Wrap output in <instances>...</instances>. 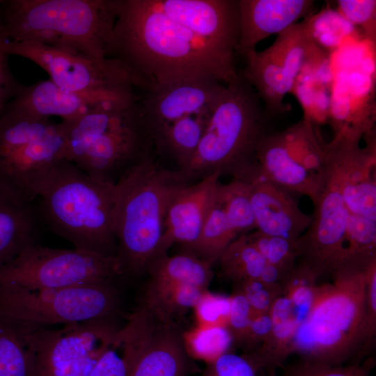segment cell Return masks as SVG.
Wrapping results in <instances>:
<instances>
[{
  "instance_id": "6da1fadb",
  "label": "cell",
  "mask_w": 376,
  "mask_h": 376,
  "mask_svg": "<svg viewBox=\"0 0 376 376\" xmlns=\"http://www.w3.org/2000/svg\"><path fill=\"white\" fill-rule=\"evenodd\" d=\"M238 1L116 0L108 57L149 84L237 81Z\"/></svg>"
},
{
  "instance_id": "7a4b0ae2",
  "label": "cell",
  "mask_w": 376,
  "mask_h": 376,
  "mask_svg": "<svg viewBox=\"0 0 376 376\" xmlns=\"http://www.w3.org/2000/svg\"><path fill=\"white\" fill-rule=\"evenodd\" d=\"M188 184L148 155L130 166L114 187L116 257L125 275L139 274L155 258L169 205Z\"/></svg>"
},
{
  "instance_id": "3957f363",
  "label": "cell",
  "mask_w": 376,
  "mask_h": 376,
  "mask_svg": "<svg viewBox=\"0 0 376 376\" xmlns=\"http://www.w3.org/2000/svg\"><path fill=\"white\" fill-rule=\"evenodd\" d=\"M0 22L8 40L108 57L116 0H8Z\"/></svg>"
},
{
  "instance_id": "277c9868",
  "label": "cell",
  "mask_w": 376,
  "mask_h": 376,
  "mask_svg": "<svg viewBox=\"0 0 376 376\" xmlns=\"http://www.w3.org/2000/svg\"><path fill=\"white\" fill-rule=\"evenodd\" d=\"M114 187L63 159L38 196L40 221L74 249L116 256Z\"/></svg>"
},
{
  "instance_id": "5b68a950",
  "label": "cell",
  "mask_w": 376,
  "mask_h": 376,
  "mask_svg": "<svg viewBox=\"0 0 376 376\" xmlns=\"http://www.w3.org/2000/svg\"><path fill=\"white\" fill-rule=\"evenodd\" d=\"M268 133L255 94L240 78L224 84L197 148L185 169V178L214 173L244 180L258 164L256 152Z\"/></svg>"
},
{
  "instance_id": "8992f818",
  "label": "cell",
  "mask_w": 376,
  "mask_h": 376,
  "mask_svg": "<svg viewBox=\"0 0 376 376\" xmlns=\"http://www.w3.org/2000/svg\"><path fill=\"white\" fill-rule=\"evenodd\" d=\"M63 123L65 159L91 176L116 183L130 166L148 155L149 138L139 99L107 101Z\"/></svg>"
},
{
  "instance_id": "52a82bcc",
  "label": "cell",
  "mask_w": 376,
  "mask_h": 376,
  "mask_svg": "<svg viewBox=\"0 0 376 376\" xmlns=\"http://www.w3.org/2000/svg\"><path fill=\"white\" fill-rule=\"evenodd\" d=\"M366 276L340 272L318 284L305 320L296 329L292 354L301 359L343 365L361 352L365 333Z\"/></svg>"
},
{
  "instance_id": "ba28073f",
  "label": "cell",
  "mask_w": 376,
  "mask_h": 376,
  "mask_svg": "<svg viewBox=\"0 0 376 376\" xmlns=\"http://www.w3.org/2000/svg\"><path fill=\"white\" fill-rule=\"evenodd\" d=\"M65 147L63 122L6 108L0 117V191L31 203L65 159Z\"/></svg>"
},
{
  "instance_id": "9c48e42d",
  "label": "cell",
  "mask_w": 376,
  "mask_h": 376,
  "mask_svg": "<svg viewBox=\"0 0 376 376\" xmlns=\"http://www.w3.org/2000/svg\"><path fill=\"white\" fill-rule=\"evenodd\" d=\"M326 148L336 165L347 213L343 271L365 272L376 261V143L334 136Z\"/></svg>"
},
{
  "instance_id": "30bf717a",
  "label": "cell",
  "mask_w": 376,
  "mask_h": 376,
  "mask_svg": "<svg viewBox=\"0 0 376 376\" xmlns=\"http://www.w3.org/2000/svg\"><path fill=\"white\" fill-rule=\"evenodd\" d=\"M117 280L44 289L1 284L0 316L44 327L117 316L120 300Z\"/></svg>"
},
{
  "instance_id": "8fae6325",
  "label": "cell",
  "mask_w": 376,
  "mask_h": 376,
  "mask_svg": "<svg viewBox=\"0 0 376 376\" xmlns=\"http://www.w3.org/2000/svg\"><path fill=\"white\" fill-rule=\"evenodd\" d=\"M3 49L10 55L29 59L43 69L62 89L81 93H127L148 90V83L123 61L96 58L40 43L6 40Z\"/></svg>"
},
{
  "instance_id": "7c38bea8",
  "label": "cell",
  "mask_w": 376,
  "mask_h": 376,
  "mask_svg": "<svg viewBox=\"0 0 376 376\" xmlns=\"http://www.w3.org/2000/svg\"><path fill=\"white\" fill-rule=\"evenodd\" d=\"M318 173L309 226L297 240V263L318 278L341 272L346 248L347 213L338 171L326 149Z\"/></svg>"
},
{
  "instance_id": "4fadbf2b",
  "label": "cell",
  "mask_w": 376,
  "mask_h": 376,
  "mask_svg": "<svg viewBox=\"0 0 376 376\" xmlns=\"http://www.w3.org/2000/svg\"><path fill=\"white\" fill-rule=\"evenodd\" d=\"M117 316L64 324L38 326L29 336V376H88L121 326Z\"/></svg>"
},
{
  "instance_id": "5bb4252c",
  "label": "cell",
  "mask_w": 376,
  "mask_h": 376,
  "mask_svg": "<svg viewBox=\"0 0 376 376\" xmlns=\"http://www.w3.org/2000/svg\"><path fill=\"white\" fill-rule=\"evenodd\" d=\"M125 276L116 256L77 249H54L36 242L26 246L0 271V285L57 288Z\"/></svg>"
},
{
  "instance_id": "9a60e30c",
  "label": "cell",
  "mask_w": 376,
  "mask_h": 376,
  "mask_svg": "<svg viewBox=\"0 0 376 376\" xmlns=\"http://www.w3.org/2000/svg\"><path fill=\"white\" fill-rule=\"evenodd\" d=\"M318 49L303 20L278 34L267 49L244 56V77L256 88L269 112L285 111V95L292 93L297 77Z\"/></svg>"
},
{
  "instance_id": "2e32d148",
  "label": "cell",
  "mask_w": 376,
  "mask_h": 376,
  "mask_svg": "<svg viewBox=\"0 0 376 376\" xmlns=\"http://www.w3.org/2000/svg\"><path fill=\"white\" fill-rule=\"evenodd\" d=\"M224 84L193 80L151 86L141 102L146 134L155 143L172 127L213 110Z\"/></svg>"
},
{
  "instance_id": "e0dca14e",
  "label": "cell",
  "mask_w": 376,
  "mask_h": 376,
  "mask_svg": "<svg viewBox=\"0 0 376 376\" xmlns=\"http://www.w3.org/2000/svg\"><path fill=\"white\" fill-rule=\"evenodd\" d=\"M375 76L342 71L334 77L327 123L334 136L360 141L375 130Z\"/></svg>"
},
{
  "instance_id": "ac0fdd59",
  "label": "cell",
  "mask_w": 376,
  "mask_h": 376,
  "mask_svg": "<svg viewBox=\"0 0 376 376\" xmlns=\"http://www.w3.org/2000/svg\"><path fill=\"white\" fill-rule=\"evenodd\" d=\"M148 320L128 376H189L193 368L174 321L162 319L146 307Z\"/></svg>"
},
{
  "instance_id": "d6986e66",
  "label": "cell",
  "mask_w": 376,
  "mask_h": 376,
  "mask_svg": "<svg viewBox=\"0 0 376 376\" xmlns=\"http://www.w3.org/2000/svg\"><path fill=\"white\" fill-rule=\"evenodd\" d=\"M245 180L256 230L297 241L310 225L311 217L300 208L294 194L263 177L259 167Z\"/></svg>"
},
{
  "instance_id": "ffe728a7",
  "label": "cell",
  "mask_w": 376,
  "mask_h": 376,
  "mask_svg": "<svg viewBox=\"0 0 376 376\" xmlns=\"http://www.w3.org/2000/svg\"><path fill=\"white\" fill-rule=\"evenodd\" d=\"M220 176L214 173L194 185L187 184L175 196L166 212L155 258L166 254L174 244H184L187 249L195 243L214 204Z\"/></svg>"
},
{
  "instance_id": "44dd1931",
  "label": "cell",
  "mask_w": 376,
  "mask_h": 376,
  "mask_svg": "<svg viewBox=\"0 0 376 376\" xmlns=\"http://www.w3.org/2000/svg\"><path fill=\"white\" fill-rule=\"evenodd\" d=\"M134 92L81 93L68 91L49 79L29 86H21L6 108L15 109L40 117H58L71 122L110 100L137 98Z\"/></svg>"
},
{
  "instance_id": "7402d4cb",
  "label": "cell",
  "mask_w": 376,
  "mask_h": 376,
  "mask_svg": "<svg viewBox=\"0 0 376 376\" xmlns=\"http://www.w3.org/2000/svg\"><path fill=\"white\" fill-rule=\"evenodd\" d=\"M311 0H239L237 53L245 56L272 34H279L310 15Z\"/></svg>"
},
{
  "instance_id": "603a6c76",
  "label": "cell",
  "mask_w": 376,
  "mask_h": 376,
  "mask_svg": "<svg viewBox=\"0 0 376 376\" xmlns=\"http://www.w3.org/2000/svg\"><path fill=\"white\" fill-rule=\"evenodd\" d=\"M256 159L260 173L266 179L293 194L313 199L318 174L311 173L292 158L280 132H268L261 139Z\"/></svg>"
},
{
  "instance_id": "cb8c5ba5",
  "label": "cell",
  "mask_w": 376,
  "mask_h": 376,
  "mask_svg": "<svg viewBox=\"0 0 376 376\" xmlns=\"http://www.w3.org/2000/svg\"><path fill=\"white\" fill-rule=\"evenodd\" d=\"M38 211L0 191V271L28 245L36 243Z\"/></svg>"
},
{
  "instance_id": "d4e9b609",
  "label": "cell",
  "mask_w": 376,
  "mask_h": 376,
  "mask_svg": "<svg viewBox=\"0 0 376 376\" xmlns=\"http://www.w3.org/2000/svg\"><path fill=\"white\" fill-rule=\"evenodd\" d=\"M272 328L267 339L248 354L262 371L283 368L292 354V341L297 324L292 315L289 300L280 295L269 311Z\"/></svg>"
},
{
  "instance_id": "484cf974",
  "label": "cell",
  "mask_w": 376,
  "mask_h": 376,
  "mask_svg": "<svg viewBox=\"0 0 376 376\" xmlns=\"http://www.w3.org/2000/svg\"><path fill=\"white\" fill-rule=\"evenodd\" d=\"M333 79L329 59L306 64L296 79L292 93L315 125L327 123Z\"/></svg>"
},
{
  "instance_id": "4316f807",
  "label": "cell",
  "mask_w": 376,
  "mask_h": 376,
  "mask_svg": "<svg viewBox=\"0 0 376 376\" xmlns=\"http://www.w3.org/2000/svg\"><path fill=\"white\" fill-rule=\"evenodd\" d=\"M143 331L142 319L130 315L88 376H128Z\"/></svg>"
},
{
  "instance_id": "83f0119b",
  "label": "cell",
  "mask_w": 376,
  "mask_h": 376,
  "mask_svg": "<svg viewBox=\"0 0 376 376\" xmlns=\"http://www.w3.org/2000/svg\"><path fill=\"white\" fill-rule=\"evenodd\" d=\"M212 265L187 251L154 259L146 272L151 283H186L207 290L213 273Z\"/></svg>"
},
{
  "instance_id": "f1b7e54d",
  "label": "cell",
  "mask_w": 376,
  "mask_h": 376,
  "mask_svg": "<svg viewBox=\"0 0 376 376\" xmlns=\"http://www.w3.org/2000/svg\"><path fill=\"white\" fill-rule=\"evenodd\" d=\"M36 327L0 316V376H29V336Z\"/></svg>"
},
{
  "instance_id": "f546056e",
  "label": "cell",
  "mask_w": 376,
  "mask_h": 376,
  "mask_svg": "<svg viewBox=\"0 0 376 376\" xmlns=\"http://www.w3.org/2000/svg\"><path fill=\"white\" fill-rule=\"evenodd\" d=\"M205 290L191 284L149 282L141 304L159 318L174 321L193 309Z\"/></svg>"
},
{
  "instance_id": "4dcf8cb0",
  "label": "cell",
  "mask_w": 376,
  "mask_h": 376,
  "mask_svg": "<svg viewBox=\"0 0 376 376\" xmlns=\"http://www.w3.org/2000/svg\"><path fill=\"white\" fill-rule=\"evenodd\" d=\"M238 237L240 236L215 198L214 204L198 239L187 250L213 265L219 262L228 245Z\"/></svg>"
},
{
  "instance_id": "1f68e13d",
  "label": "cell",
  "mask_w": 376,
  "mask_h": 376,
  "mask_svg": "<svg viewBox=\"0 0 376 376\" xmlns=\"http://www.w3.org/2000/svg\"><path fill=\"white\" fill-rule=\"evenodd\" d=\"M220 272L233 283L259 279L267 263L248 241L246 235L232 242L221 255L219 262Z\"/></svg>"
},
{
  "instance_id": "d6a6232c",
  "label": "cell",
  "mask_w": 376,
  "mask_h": 376,
  "mask_svg": "<svg viewBox=\"0 0 376 376\" xmlns=\"http://www.w3.org/2000/svg\"><path fill=\"white\" fill-rule=\"evenodd\" d=\"M216 201L224 209L239 236L256 230L248 184L245 180L232 179L226 184L219 182Z\"/></svg>"
},
{
  "instance_id": "836d02e7",
  "label": "cell",
  "mask_w": 376,
  "mask_h": 376,
  "mask_svg": "<svg viewBox=\"0 0 376 376\" xmlns=\"http://www.w3.org/2000/svg\"><path fill=\"white\" fill-rule=\"evenodd\" d=\"M182 336L189 356L207 365L230 352L234 345L233 336L225 326L196 325Z\"/></svg>"
},
{
  "instance_id": "e575fe53",
  "label": "cell",
  "mask_w": 376,
  "mask_h": 376,
  "mask_svg": "<svg viewBox=\"0 0 376 376\" xmlns=\"http://www.w3.org/2000/svg\"><path fill=\"white\" fill-rule=\"evenodd\" d=\"M318 281V278L311 269L297 262L281 283V295L289 300L297 327L309 313Z\"/></svg>"
},
{
  "instance_id": "d590c367",
  "label": "cell",
  "mask_w": 376,
  "mask_h": 376,
  "mask_svg": "<svg viewBox=\"0 0 376 376\" xmlns=\"http://www.w3.org/2000/svg\"><path fill=\"white\" fill-rule=\"evenodd\" d=\"M304 22L312 42L327 53L336 49L341 40L354 29L336 10H332L310 15Z\"/></svg>"
},
{
  "instance_id": "8d00e7d4",
  "label": "cell",
  "mask_w": 376,
  "mask_h": 376,
  "mask_svg": "<svg viewBox=\"0 0 376 376\" xmlns=\"http://www.w3.org/2000/svg\"><path fill=\"white\" fill-rule=\"evenodd\" d=\"M248 241L268 264L290 270L298 258L297 241L263 233L257 230L247 234Z\"/></svg>"
},
{
  "instance_id": "74e56055",
  "label": "cell",
  "mask_w": 376,
  "mask_h": 376,
  "mask_svg": "<svg viewBox=\"0 0 376 376\" xmlns=\"http://www.w3.org/2000/svg\"><path fill=\"white\" fill-rule=\"evenodd\" d=\"M336 11L362 36L375 45L376 42V1L338 0Z\"/></svg>"
},
{
  "instance_id": "f35d334b",
  "label": "cell",
  "mask_w": 376,
  "mask_h": 376,
  "mask_svg": "<svg viewBox=\"0 0 376 376\" xmlns=\"http://www.w3.org/2000/svg\"><path fill=\"white\" fill-rule=\"evenodd\" d=\"M282 369L279 376H369V366L357 363L333 366L301 359Z\"/></svg>"
},
{
  "instance_id": "ab89813d",
  "label": "cell",
  "mask_w": 376,
  "mask_h": 376,
  "mask_svg": "<svg viewBox=\"0 0 376 376\" xmlns=\"http://www.w3.org/2000/svg\"><path fill=\"white\" fill-rule=\"evenodd\" d=\"M230 306V296L205 290L193 308L197 325L226 327Z\"/></svg>"
},
{
  "instance_id": "60d3db41",
  "label": "cell",
  "mask_w": 376,
  "mask_h": 376,
  "mask_svg": "<svg viewBox=\"0 0 376 376\" xmlns=\"http://www.w3.org/2000/svg\"><path fill=\"white\" fill-rule=\"evenodd\" d=\"M261 372L248 354L230 352L208 365L203 376H260Z\"/></svg>"
},
{
  "instance_id": "b9f144b4",
  "label": "cell",
  "mask_w": 376,
  "mask_h": 376,
  "mask_svg": "<svg viewBox=\"0 0 376 376\" xmlns=\"http://www.w3.org/2000/svg\"><path fill=\"white\" fill-rule=\"evenodd\" d=\"M235 290L244 295L254 315L269 313L274 300L281 295V287L265 285L259 279L235 283Z\"/></svg>"
},
{
  "instance_id": "7bdbcfd3",
  "label": "cell",
  "mask_w": 376,
  "mask_h": 376,
  "mask_svg": "<svg viewBox=\"0 0 376 376\" xmlns=\"http://www.w3.org/2000/svg\"><path fill=\"white\" fill-rule=\"evenodd\" d=\"M230 306L226 327L230 332L234 345L242 347L254 314L244 295L234 290L230 295Z\"/></svg>"
},
{
  "instance_id": "ee69618b",
  "label": "cell",
  "mask_w": 376,
  "mask_h": 376,
  "mask_svg": "<svg viewBox=\"0 0 376 376\" xmlns=\"http://www.w3.org/2000/svg\"><path fill=\"white\" fill-rule=\"evenodd\" d=\"M365 276V333L361 352L372 345L376 333V261L367 269Z\"/></svg>"
},
{
  "instance_id": "f6af8a7d",
  "label": "cell",
  "mask_w": 376,
  "mask_h": 376,
  "mask_svg": "<svg viewBox=\"0 0 376 376\" xmlns=\"http://www.w3.org/2000/svg\"><path fill=\"white\" fill-rule=\"evenodd\" d=\"M6 40L8 39L0 22V117L21 87L13 79L8 67V55L3 49V44Z\"/></svg>"
},
{
  "instance_id": "bcb514c9",
  "label": "cell",
  "mask_w": 376,
  "mask_h": 376,
  "mask_svg": "<svg viewBox=\"0 0 376 376\" xmlns=\"http://www.w3.org/2000/svg\"><path fill=\"white\" fill-rule=\"evenodd\" d=\"M272 328L269 313L254 315L242 345L246 351L245 354L255 351L267 339Z\"/></svg>"
},
{
  "instance_id": "7dc6e473",
  "label": "cell",
  "mask_w": 376,
  "mask_h": 376,
  "mask_svg": "<svg viewBox=\"0 0 376 376\" xmlns=\"http://www.w3.org/2000/svg\"><path fill=\"white\" fill-rule=\"evenodd\" d=\"M266 376H276L275 371H265Z\"/></svg>"
}]
</instances>
